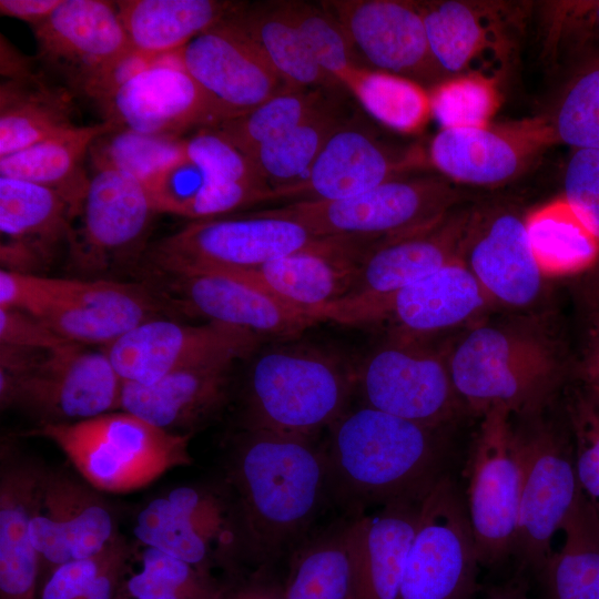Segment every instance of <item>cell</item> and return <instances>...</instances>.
<instances>
[{
	"instance_id": "7c38bea8",
	"label": "cell",
	"mask_w": 599,
	"mask_h": 599,
	"mask_svg": "<svg viewBox=\"0 0 599 599\" xmlns=\"http://www.w3.org/2000/svg\"><path fill=\"white\" fill-rule=\"evenodd\" d=\"M123 382L106 353L69 343L32 372L0 370L2 408L21 407L40 424L73 423L120 409Z\"/></svg>"
},
{
	"instance_id": "1f68e13d",
	"label": "cell",
	"mask_w": 599,
	"mask_h": 599,
	"mask_svg": "<svg viewBox=\"0 0 599 599\" xmlns=\"http://www.w3.org/2000/svg\"><path fill=\"white\" fill-rule=\"evenodd\" d=\"M423 498L396 499L354 516L356 599H397Z\"/></svg>"
},
{
	"instance_id": "7a4b0ae2",
	"label": "cell",
	"mask_w": 599,
	"mask_h": 599,
	"mask_svg": "<svg viewBox=\"0 0 599 599\" xmlns=\"http://www.w3.org/2000/svg\"><path fill=\"white\" fill-rule=\"evenodd\" d=\"M323 448L333 500L348 516L373 505L423 498L447 470L444 428H433L362 405L328 428Z\"/></svg>"
},
{
	"instance_id": "2e32d148",
	"label": "cell",
	"mask_w": 599,
	"mask_h": 599,
	"mask_svg": "<svg viewBox=\"0 0 599 599\" xmlns=\"http://www.w3.org/2000/svg\"><path fill=\"white\" fill-rule=\"evenodd\" d=\"M432 54L444 74H477L497 81L514 60L522 12L481 1L417 2Z\"/></svg>"
},
{
	"instance_id": "9c48e42d",
	"label": "cell",
	"mask_w": 599,
	"mask_h": 599,
	"mask_svg": "<svg viewBox=\"0 0 599 599\" xmlns=\"http://www.w3.org/2000/svg\"><path fill=\"white\" fill-rule=\"evenodd\" d=\"M363 405L433 428H445L468 412L457 395L447 356L397 334L354 369Z\"/></svg>"
},
{
	"instance_id": "be15d7a7",
	"label": "cell",
	"mask_w": 599,
	"mask_h": 599,
	"mask_svg": "<svg viewBox=\"0 0 599 599\" xmlns=\"http://www.w3.org/2000/svg\"><path fill=\"white\" fill-rule=\"evenodd\" d=\"M483 599H530L521 581H511L488 591Z\"/></svg>"
},
{
	"instance_id": "f546056e",
	"label": "cell",
	"mask_w": 599,
	"mask_h": 599,
	"mask_svg": "<svg viewBox=\"0 0 599 599\" xmlns=\"http://www.w3.org/2000/svg\"><path fill=\"white\" fill-rule=\"evenodd\" d=\"M167 281L184 311L260 336L292 337L319 323L308 312L233 276L205 273Z\"/></svg>"
},
{
	"instance_id": "d6986e66",
	"label": "cell",
	"mask_w": 599,
	"mask_h": 599,
	"mask_svg": "<svg viewBox=\"0 0 599 599\" xmlns=\"http://www.w3.org/2000/svg\"><path fill=\"white\" fill-rule=\"evenodd\" d=\"M322 4L343 29L361 67L435 85L445 79L417 2L331 0Z\"/></svg>"
},
{
	"instance_id": "680465c9",
	"label": "cell",
	"mask_w": 599,
	"mask_h": 599,
	"mask_svg": "<svg viewBox=\"0 0 599 599\" xmlns=\"http://www.w3.org/2000/svg\"><path fill=\"white\" fill-rule=\"evenodd\" d=\"M220 599H285L283 580L273 568L244 570L225 579Z\"/></svg>"
},
{
	"instance_id": "52a82bcc",
	"label": "cell",
	"mask_w": 599,
	"mask_h": 599,
	"mask_svg": "<svg viewBox=\"0 0 599 599\" xmlns=\"http://www.w3.org/2000/svg\"><path fill=\"white\" fill-rule=\"evenodd\" d=\"M458 199L444 176L404 175L349 199L292 202L263 212L293 220L319 236L378 242L436 224Z\"/></svg>"
},
{
	"instance_id": "cb8c5ba5",
	"label": "cell",
	"mask_w": 599,
	"mask_h": 599,
	"mask_svg": "<svg viewBox=\"0 0 599 599\" xmlns=\"http://www.w3.org/2000/svg\"><path fill=\"white\" fill-rule=\"evenodd\" d=\"M156 214L145 187L114 170H94L83 199L78 229L68 245L81 266L102 267L138 252Z\"/></svg>"
},
{
	"instance_id": "836d02e7",
	"label": "cell",
	"mask_w": 599,
	"mask_h": 599,
	"mask_svg": "<svg viewBox=\"0 0 599 599\" xmlns=\"http://www.w3.org/2000/svg\"><path fill=\"white\" fill-rule=\"evenodd\" d=\"M74 93L40 70L0 85V158L75 126Z\"/></svg>"
},
{
	"instance_id": "ffe728a7",
	"label": "cell",
	"mask_w": 599,
	"mask_h": 599,
	"mask_svg": "<svg viewBox=\"0 0 599 599\" xmlns=\"http://www.w3.org/2000/svg\"><path fill=\"white\" fill-rule=\"evenodd\" d=\"M556 143L550 119L532 118L440 129L429 144L428 156L450 182L497 185L518 176Z\"/></svg>"
},
{
	"instance_id": "603a6c76",
	"label": "cell",
	"mask_w": 599,
	"mask_h": 599,
	"mask_svg": "<svg viewBox=\"0 0 599 599\" xmlns=\"http://www.w3.org/2000/svg\"><path fill=\"white\" fill-rule=\"evenodd\" d=\"M116 128L152 134L183 133L220 123L210 101L182 67L176 51L133 77L100 103Z\"/></svg>"
},
{
	"instance_id": "6da1fadb",
	"label": "cell",
	"mask_w": 599,
	"mask_h": 599,
	"mask_svg": "<svg viewBox=\"0 0 599 599\" xmlns=\"http://www.w3.org/2000/svg\"><path fill=\"white\" fill-rule=\"evenodd\" d=\"M223 480L246 570L287 558L334 501L323 445L308 437L243 429L230 447Z\"/></svg>"
},
{
	"instance_id": "7dc6e473",
	"label": "cell",
	"mask_w": 599,
	"mask_h": 599,
	"mask_svg": "<svg viewBox=\"0 0 599 599\" xmlns=\"http://www.w3.org/2000/svg\"><path fill=\"white\" fill-rule=\"evenodd\" d=\"M429 97L440 129L488 125L500 103L497 81L477 74L447 77L430 88Z\"/></svg>"
},
{
	"instance_id": "9f6ffc18",
	"label": "cell",
	"mask_w": 599,
	"mask_h": 599,
	"mask_svg": "<svg viewBox=\"0 0 599 599\" xmlns=\"http://www.w3.org/2000/svg\"><path fill=\"white\" fill-rule=\"evenodd\" d=\"M64 278L7 270L0 272V308L37 316L60 292Z\"/></svg>"
},
{
	"instance_id": "94428289",
	"label": "cell",
	"mask_w": 599,
	"mask_h": 599,
	"mask_svg": "<svg viewBox=\"0 0 599 599\" xmlns=\"http://www.w3.org/2000/svg\"><path fill=\"white\" fill-rule=\"evenodd\" d=\"M33 60L16 49L1 34L0 41V74L3 80L16 79L34 72Z\"/></svg>"
},
{
	"instance_id": "e0dca14e",
	"label": "cell",
	"mask_w": 599,
	"mask_h": 599,
	"mask_svg": "<svg viewBox=\"0 0 599 599\" xmlns=\"http://www.w3.org/2000/svg\"><path fill=\"white\" fill-rule=\"evenodd\" d=\"M262 336L215 322L186 325L154 318L134 327L104 352L122 382L151 384L174 370L254 354Z\"/></svg>"
},
{
	"instance_id": "c3c4849f",
	"label": "cell",
	"mask_w": 599,
	"mask_h": 599,
	"mask_svg": "<svg viewBox=\"0 0 599 599\" xmlns=\"http://www.w3.org/2000/svg\"><path fill=\"white\" fill-rule=\"evenodd\" d=\"M550 121L557 142L599 150V57L588 58L575 73Z\"/></svg>"
},
{
	"instance_id": "f35d334b",
	"label": "cell",
	"mask_w": 599,
	"mask_h": 599,
	"mask_svg": "<svg viewBox=\"0 0 599 599\" xmlns=\"http://www.w3.org/2000/svg\"><path fill=\"white\" fill-rule=\"evenodd\" d=\"M525 226L545 278L573 275L597 266L599 241L562 195L525 215Z\"/></svg>"
},
{
	"instance_id": "8d00e7d4",
	"label": "cell",
	"mask_w": 599,
	"mask_h": 599,
	"mask_svg": "<svg viewBox=\"0 0 599 599\" xmlns=\"http://www.w3.org/2000/svg\"><path fill=\"white\" fill-rule=\"evenodd\" d=\"M132 49L163 55L223 21L236 2L217 0L115 1Z\"/></svg>"
},
{
	"instance_id": "91938a15",
	"label": "cell",
	"mask_w": 599,
	"mask_h": 599,
	"mask_svg": "<svg viewBox=\"0 0 599 599\" xmlns=\"http://www.w3.org/2000/svg\"><path fill=\"white\" fill-rule=\"evenodd\" d=\"M62 0H0V13L26 21L31 27L48 18Z\"/></svg>"
},
{
	"instance_id": "d590c367",
	"label": "cell",
	"mask_w": 599,
	"mask_h": 599,
	"mask_svg": "<svg viewBox=\"0 0 599 599\" xmlns=\"http://www.w3.org/2000/svg\"><path fill=\"white\" fill-rule=\"evenodd\" d=\"M226 19L254 43L290 87L346 91L316 63L284 1L237 3Z\"/></svg>"
},
{
	"instance_id": "5b68a950",
	"label": "cell",
	"mask_w": 599,
	"mask_h": 599,
	"mask_svg": "<svg viewBox=\"0 0 599 599\" xmlns=\"http://www.w3.org/2000/svg\"><path fill=\"white\" fill-rule=\"evenodd\" d=\"M447 362L457 395L479 416L494 407L535 416L559 377L555 353L542 338L494 325L470 329Z\"/></svg>"
},
{
	"instance_id": "681fc988",
	"label": "cell",
	"mask_w": 599,
	"mask_h": 599,
	"mask_svg": "<svg viewBox=\"0 0 599 599\" xmlns=\"http://www.w3.org/2000/svg\"><path fill=\"white\" fill-rule=\"evenodd\" d=\"M284 4L316 63L344 88L346 79L361 65L338 22L322 2L284 1Z\"/></svg>"
},
{
	"instance_id": "60d3db41",
	"label": "cell",
	"mask_w": 599,
	"mask_h": 599,
	"mask_svg": "<svg viewBox=\"0 0 599 599\" xmlns=\"http://www.w3.org/2000/svg\"><path fill=\"white\" fill-rule=\"evenodd\" d=\"M342 99L247 156L271 190L302 181L328 139L353 118L346 113Z\"/></svg>"
},
{
	"instance_id": "6125c7cd",
	"label": "cell",
	"mask_w": 599,
	"mask_h": 599,
	"mask_svg": "<svg viewBox=\"0 0 599 599\" xmlns=\"http://www.w3.org/2000/svg\"><path fill=\"white\" fill-rule=\"evenodd\" d=\"M583 379L587 387L586 396L599 405V314L590 333V346L583 366Z\"/></svg>"
},
{
	"instance_id": "ab89813d",
	"label": "cell",
	"mask_w": 599,
	"mask_h": 599,
	"mask_svg": "<svg viewBox=\"0 0 599 599\" xmlns=\"http://www.w3.org/2000/svg\"><path fill=\"white\" fill-rule=\"evenodd\" d=\"M73 219L65 200L54 190L32 182L0 176V231L42 257L54 244L69 242Z\"/></svg>"
},
{
	"instance_id": "f6af8a7d",
	"label": "cell",
	"mask_w": 599,
	"mask_h": 599,
	"mask_svg": "<svg viewBox=\"0 0 599 599\" xmlns=\"http://www.w3.org/2000/svg\"><path fill=\"white\" fill-rule=\"evenodd\" d=\"M222 589L213 573L149 547L123 586L129 599H220Z\"/></svg>"
},
{
	"instance_id": "ac0fdd59",
	"label": "cell",
	"mask_w": 599,
	"mask_h": 599,
	"mask_svg": "<svg viewBox=\"0 0 599 599\" xmlns=\"http://www.w3.org/2000/svg\"><path fill=\"white\" fill-rule=\"evenodd\" d=\"M220 123L243 115L288 90L254 43L226 18L176 51Z\"/></svg>"
},
{
	"instance_id": "4316f807",
	"label": "cell",
	"mask_w": 599,
	"mask_h": 599,
	"mask_svg": "<svg viewBox=\"0 0 599 599\" xmlns=\"http://www.w3.org/2000/svg\"><path fill=\"white\" fill-rule=\"evenodd\" d=\"M461 256L491 303L525 307L540 294L545 277L516 212L474 213Z\"/></svg>"
},
{
	"instance_id": "8992f818",
	"label": "cell",
	"mask_w": 599,
	"mask_h": 599,
	"mask_svg": "<svg viewBox=\"0 0 599 599\" xmlns=\"http://www.w3.org/2000/svg\"><path fill=\"white\" fill-rule=\"evenodd\" d=\"M329 238L260 211L196 220L151 245L145 258L155 274L166 278L223 273L256 267Z\"/></svg>"
},
{
	"instance_id": "484cf974",
	"label": "cell",
	"mask_w": 599,
	"mask_h": 599,
	"mask_svg": "<svg viewBox=\"0 0 599 599\" xmlns=\"http://www.w3.org/2000/svg\"><path fill=\"white\" fill-rule=\"evenodd\" d=\"M158 297L144 285L64 278L59 294L37 316L62 338L105 346L159 318Z\"/></svg>"
},
{
	"instance_id": "83f0119b",
	"label": "cell",
	"mask_w": 599,
	"mask_h": 599,
	"mask_svg": "<svg viewBox=\"0 0 599 599\" xmlns=\"http://www.w3.org/2000/svg\"><path fill=\"white\" fill-rule=\"evenodd\" d=\"M473 215L449 212L427 229L375 242L343 300H379L440 268L461 254Z\"/></svg>"
},
{
	"instance_id": "6f0895ef",
	"label": "cell",
	"mask_w": 599,
	"mask_h": 599,
	"mask_svg": "<svg viewBox=\"0 0 599 599\" xmlns=\"http://www.w3.org/2000/svg\"><path fill=\"white\" fill-rule=\"evenodd\" d=\"M69 343L39 318L17 309L0 308V344L53 351Z\"/></svg>"
},
{
	"instance_id": "f907efd6",
	"label": "cell",
	"mask_w": 599,
	"mask_h": 599,
	"mask_svg": "<svg viewBox=\"0 0 599 599\" xmlns=\"http://www.w3.org/2000/svg\"><path fill=\"white\" fill-rule=\"evenodd\" d=\"M185 156L201 171L204 182L265 184L248 158L212 128L199 129L185 139Z\"/></svg>"
},
{
	"instance_id": "d4e9b609",
	"label": "cell",
	"mask_w": 599,
	"mask_h": 599,
	"mask_svg": "<svg viewBox=\"0 0 599 599\" xmlns=\"http://www.w3.org/2000/svg\"><path fill=\"white\" fill-rule=\"evenodd\" d=\"M374 242L332 237L256 267L223 272L247 282L294 307L312 312L345 298L352 291L364 255Z\"/></svg>"
},
{
	"instance_id": "4dcf8cb0",
	"label": "cell",
	"mask_w": 599,
	"mask_h": 599,
	"mask_svg": "<svg viewBox=\"0 0 599 599\" xmlns=\"http://www.w3.org/2000/svg\"><path fill=\"white\" fill-rule=\"evenodd\" d=\"M43 466L2 450L0 470V599H38L40 561L31 519Z\"/></svg>"
},
{
	"instance_id": "f5cc1de1",
	"label": "cell",
	"mask_w": 599,
	"mask_h": 599,
	"mask_svg": "<svg viewBox=\"0 0 599 599\" xmlns=\"http://www.w3.org/2000/svg\"><path fill=\"white\" fill-rule=\"evenodd\" d=\"M562 196L599 241V150L573 149Z\"/></svg>"
},
{
	"instance_id": "7402d4cb",
	"label": "cell",
	"mask_w": 599,
	"mask_h": 599,
	"mask_svg": "<svg viewBox=\"0 0 599 599\" xmlns=\"http://www.w3.org/2000/svg\"><path fill=\"white\" fill-rule=\"evenodd\" d=\"M417 150L397 154L354 116L326 142L306 176L271 190L268 201H339L406 175L423 162Z\"/></svg>"
},
{
	"instance_id": "8fae6325",
	"label": "cell",
	"mask_w": 599,
	"mask_h": 599,
	"mask_svg": "<svg viewBox=\"0 0 599 599\" xmlns=\"http://www.w3.org/2000/svg\"><path fill=\"white\" fill-rule=\"evenodd\" d=\"M520 494L514 557L519 572L535 576L552 554L551 542L578 502L573 448L545 424L514 429Z\"/></svg>"
},
{
	"instance_id": "b9f144b4",
	"label": "cell",
	"mask_w": 599,
	"mask_h": 599,
	"mask_svg": "<svg viewBox=\"0 0 599 599\" xmlns=\"http://www.w3.org/2000/svg\"><path fill=\"white\" fill-rule=\"evenodd\" d=\"M346 91L288 89L254 110L214 126L222 136L248 156L261 145L273 141L305 122Z\"/></svg>"
},
{
	"instance_id": "ee69618b",
	"label": "cell",
	"mask_w": 599,
	"mask_h": 599,
	"mask_svg": "<svg viewBox=\"0 0 599 599\" xmlns=\"http://www.w3.org/2000/svg\"><path fill=\"white\" fill-rule=\"evenodd\" d=\"M94 170H114L144 187L165 169L185 156V139L114 128L100 135L89 150Z\"/></svg>"
},
{
	"instance_id": "277c9868",
	"label": "cell",
	"mask_w": 599,
	"mask_h": 599,
	"mask_svg": "<svg viewBox=\"0 0 599 599\" xmlns=\"http://www.w3.org/2000/svg\"><path fill=\"white\" fill-rule=\"evenodd\" d=\"M28 436L54 443L79 475L105 493H128L193 463L191 434L159 428L126 412L73 423L39 424Z\"/></svg>"
},
{
	"instance_id": "7bdbcfd3",
	"label": "cell",
	"mask_w": 599,
	"mask_h": 599,
	"mask_svg": "<svg viewBox=\"0 0 599 599\" xmlns=\"http://www.w3.org/2000/svg\"><path fill=\"white\" fill-rule=\"evenodd\" d=\"M344 88L373 119L396 132L417 133L432 118L429 91L408 78L359 67Z\"/></svg>"
},
{
	"instance_id": "db71d44e",
	"label": "cell",
	"mask_w": 599,
	"mask_h": 599,
	"mask_svg": "<svg viewBox=\"0 0 599 599\" xmlns=\"http://www.w3.org/2000/svg\"><path fill=\"white\" fill-rule=\"evenodd\" d=\"M204 182L197 166L186 156L152 180L145 190L155 213L182 216Z\"/></svg>"
},
{
	"instance_id": "f1b7e54d",
	"label": "cell",
	"mask_w": 599,
	"mask_h": 599,
	"mask_svg": "<svg viewBox=\"0 0 599 599\" xmlns=\"http://www.w3.org/2000/svg\"><path fill=\"white\" fill-rule=\"evenodd\" d=\"M234 364L221 361L193 365L146 385L123 382L120 409L164 430L192 434L226 406Z\"/></svg>"
},
{
	"instance_id": "d6a6232c",
	"label": "cell",
	"mask_w": 599,
	"mask_h": 599,
	"mask_svg": "<svg viewBox=\"0 0 599 599\" xmlns=\"http://www.w3.org/2000/svg\"><path fill=\"white\" fill-rule=\"evenodd\" d=\"M287 559L285 599H356L354 516L313 530Z\"/></svg>"
},
{
	"instance_id": "9a60e30c",
	"label": "cell",
	"mask_w": 599,
	"mask_h": 599,
	"mask_svg": "<svg viewBox=\"0 0 599 599\" xmlns=\"http://www.w3.org/2000/svg\"><path fill=\"white\" fill-rule=\"evenodd\" d=\"M101 493L65 469L43 467L30 524L40 586L58 567L95 557L122 537Z\"/></svg>"
},
{
	"instance_id": "30bf717a",
	"label": "cell",
	"mask_w": 599,
	"mask_h": 599,
	"mask_svg": "<svg viewBox=\"0 0 599 599\" xmlns=\"http://www.w3.org/2000/svg\"><path fill=\"white\" fill-rule=\"evenodd\" d=\"M479 566L465 498L447 473L422 499L397 599H473Z\"/></svg>"
},
{
	"instance_id": "44dd1931",
	"label": "cell",
	"mask_w": 599,
	"mask_h": 599,
	"mask_svg": "<svg viewBox=\"0 0 599 599\" xmlns=\"http://www.w3.org/2000/svg\"><path fill=\"white\" fill-rule=\"evenodd\" d=\"M32 30L38 59L74 94L85 95L99 75L132 49L115 1L62 0Z\"/></svg>"
},
{
	"instance_id": "3957f363",
	"label": "cell",
	"mask_w": 599,
	"mask_h": 599,
	"mask_svg": "<svg viewBox=\"0 0 599 599\" xmlns=\"http://www.w3.org/2000/svg\"><path fill=\"white\" fill-rule=\"evenodd\" d=\"M354 369L314 347L267 351L252 364L243 395L245 430L314 438L347 409Z\"/></svg>"
},
{
	"instance_id": "816d5d0a",
	"label": "cell",
	"mask_w": 599,
	"mask_h": 599,
	"mask_svg": "<svg viewBox=\"0 0 599 599\" xmlns=\"http://www.w3.org/2000/svg\"><path fill=\"white\" fill-rule=\"evenodd\" d=\"M570 418L578 483L599 511V405L586 395L580 396L571 404Z\"/></svg>"
},
{
	"instance_id": "bcb514c9",
	"label": "cell",
	"mask_w": 599,
	"mask_h": 599,
	"mask_svg": "<svg viewBox=\"0 0 599 599\" xmlns=\"http://www.w3.org/2000/svg\"><path fill=\"white\" fill-rule=\"evenodd\" d=\"M131 558L132 548L122 537L105 566L101 557H92L54 569L42 582L38 599H119Z\"/></svg>"
},
{
	"instance_id": "e575fe53",
	"label": "cell",
	"mask_w": 599,
	"mask_h": 599,
	"mask_svg": "<svg viewBox=\"0 0 599 599\" xmlns=\"http://www.w3.org/2000/svg\"><path fill=\"white\" fill-rule=\"evenodd\" d=\"M116 128L102 123L65 130L18 152L0 158V176L23 180L50 187L68 203L71 216L79 215L90 177L83 160L92 143Z\"/></svg>"
},
{
	"instance_id": "4fadbf2b",
	"label": "cell",
	"mask_w": 599,
	"mask_h": 599,
	"mask_svg": "<svg viewBox=\"0 0 599 599\" xmlns=\"http://www.w3.org/2000/svg\"><path fill=\"white\" fill-rule=\"evenodd\" d=\"M511 413L494 407L481 417L467 461L466 508L480 566L495 567L514 555L520 466Z\"/></svg>"
},
{
	"instance_id": "e7e4bbea",
	"label": "cell",
	"mask_w": 599,
	"mask_h": 599,
	"mask_svg": "<svg viewBox=\"0 0 599 599\" xmlns=\"http://www.w3.org/2000/svg\"><path fill=\"white\" fill-rule=\"evenodd\" d=\"M119 599H129V598L126 597V595H125L124 591L122 590V592H121Z\"/></svg>"
},
{
	"instance_id": "5bb4252c",
	"label": "cell",
	"mask_w": 599,
	"mask_h": 599,
	"mask_svg": "<svg viewBox=\"0 0 599 599\" xmlns=\"http://www.w3.org/2000/svg\"><path fill=\"white\" fill-rule=\"evenodd\" d=\"M491 302L461 254L435 272L370 301L341 300L312 312L318 322L344 325L389 323L395 333L414 337L455 327Z\"/></svg>"
},
{
	"instance_id": "ba28073f",
	"label": "cell",
	"mask_w": 599,
	"mask_h": 599,
	"mask_svg": "<svg viewBox=\"0 0 599 599\" xmlns=\"http://www.w3.org/2000/svg\"><path fill=\"white\" fill-rule=\"evenodd\" d=\"M133 534L143 547L158 549L213 573L243 571L230 490L219 485L179 486L142 508Z\"/></svg>"
},
{
	"instance_id": "74e56055",
	"label": "cell",
	"mask_w": 599,
	"mask_h": 599,
	"mask_svg": "<svg viewBox=\"0 0 599 599\" xmlns=\"http://www.w3.org/2000/svg\"><path fill=\"white\" fill-rule=\"evenodd\" d=\"M560 530L561 548L536 575L541 599H599V511L583 494Z\"/></svg>"
},
{
	"instance_id": "11a10c76",
	"label": "cell",
	"mask_w": 599,
	"mask_h": 599,
	"mask_svg": "<svg viewBox=\"0 0 599 599\" xmlns=\"http://www.w3.org/2000/svg\"><path fill=\"white\" fill-rule=\"evenodd\" d=\"M555 39L568 41L575 49L599 57V0L564 1L554 6Z\"/></svg>"
}]
</instances>
